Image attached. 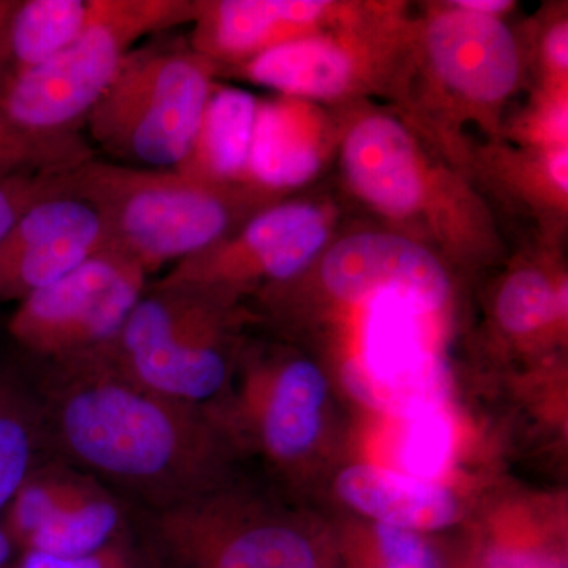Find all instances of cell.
<instances>
[{
  "instance_id": "obj_1",
  "label": "cell",
  "mask_w": 568,
  "mask_h": 568,
  "mask_svg": "<svg viewBox=\"0 0 568 568\" xmlns=\"http://www.w3.org/2000/svg\"><path fill=\"white\" fill-rule=\"evenodd\" d=\"M54 364L44 420L71 459L152 508L207 493L212 444L196 405L138 383L102 347Z\"/></svg>"
},
{
  "instance_id": "obj_2",
  "label": "cell",
  "mask_w": 568,
  "mask_h": 568,
  "mask_svg": "<svg viewBox=\"0 0 568 568\" xmlns=\"http://www.w3.org/2000/svg\"><path fill=\"white\" fill-rule=\"evenodd\" d=\"M338 145L351 192L394 233L455 257L503 248L495 220L465 173L398 114L351 115Z\"/></svg>"
},
{
  "instance_id": "obj_3",
  "label": "cell",
  "mask_w": 568,
  "mask_h": 568,
  "mask_svg": "<svg viewBox=\"0 0 568 568\" xmlns=\"http://www.w3.org/2000/svg\"><path fill=\"white\" fill-rule=\"evenodd\" d=\"M523 70L521 47L506 22L447 2L414 21L392 97L402 106L399 118L462 171L470 163L463 123L496 138Z\"/></svg>"
},
{
  "instance_id": "obj_4",
  "label": "cell",
  "mask_w": 568,
  "mask_h": 568,
  "mask_svg": "<svg viewBox=\"0 0 568 568\" xmlns=\"http://www.w3.org/2000/svg\"><path fill=\"white\" fill-rule=\"evenodd\" d=\"M71 193L102 215L110 246L151 275L185 260L275 204L246 186L194 178L175 168L91 159L70 171Z\"/></svg>"
},
{
  "instance_id": "obj_5",
  "label": "cell",
  "mask_w": 568,
  "mask_h": 568,
  "mask_svg": "<svg viewBox=\"0 0 568 568\" xmlns=\"http://www.w3.org/2000/svg\"><path fill=\"white\" fill-rule=\"evenodd\" d=\"M216 73L183 39L133 48L85 119L92 140L121 164L179 166L192 149Z\"/></svg>"
},
{
  "instance_id": "obj_6",
  "label": "cell",
  "mask_w": 568,
  "mask_h": 568,
  "mask_svg": "<svg viewBox=\"0 0 568 568\" xmlns=\"http://www.w3.org/2000/svg\"><path fill=\"white\" fill-rule=\"evenodd\" d=\"M196 0H89L84 29L43 65L0 80V110L40 134H71L110 88L133 44L193 22Z\"/></svg>"
},
{
  "instance_id": "obj_7",
  "label": "cell",
  "mask_w": 568,
  "mask_h": 568,
  "mask_svg": "<svg viewBox=\"0 0 568 568\" xmlns=\"http://www.w3.org/2000/svg\"><path fill=\"white\" fill-rule=\"evenodd\" d=\"M413 29L398 3L351 2L332 28L280 44L235 70L280 95L317 104L392 95Z\"/></svg>"
},
{
  "instance_id": "obj_8",
  "label": "cell",
  "mask_w": 568,
  "mask_h": 568,
  "mask_svg": "<svg viewBox=\"0 0 568 568\" xmlns=\"http://www.w3.org/2000/svg\"><path fill=\"white\" fill-rule=\"evenodd\" d=\"M227 301L196 287L155 284L102 349L138 383L197 406L219 394L230 375Z\"/></svg>"
},
{
  "instance_id": "obj_9",
  "label": "cell",
  "mask_w": 568,
  "mask_h": 568,
  "mask_svg": "<svg viewBox=\"0 0 568 568\" xmlns=\"http://www.w3.org/2000/svg\"><path fill=\"white\" fill-rule=\"evenodd\" d=\"M448 298L379 290L349 302L364 306V321L361 354L343 366L347 390L369 407L406 418L443 406L447 369L439 315Z\"/></svg>"
},
{
  "instance_id": "obj_10",
  "label": "cell",
  "mask_w": 568,
  "mask_h": 568,
  "mask_svg": "<svg viewBox=\"0 0 568 568\" xmlns=\"http://www.w3.org/2000/svg\"><path fill=\"white\" fill-rule=\"evenodd\" d=\"M145 278L136 261L108 246L21 301L10 317V335L52 362L99 349L121 331L144 294Z\"/></svg>"
},
{
  "instance_id": "obj_11",
  "label": "cell",
  "mask_w": 568,
  "mask_h": 568,
  "mask_svg": "<svg viewBox=\"0 0 568 568\" xmlns=\"http://www.w3.org/2000/svg\"><path fill=\"white\" fill-rule=\"evenodd\" d=\"M334 220V211L325 204L268 205L226 237L175 263L156 284L196 287L230 298L235 287L257 280L287 282L320 260Z\"/></svg>"
},
{
  "instance_id": "obj_12",
  "label": "cell",
  "mask_w": 568,
  "mask_h": 568,
  "mask_svg": "<svg viewBox=\"0 0 568 568\" xmlns=\"http://www.w3.org/2000/svg\"><path fill=\"white\" fill-rule=\"evenodd\" d=\"M144 549L153 568H317L297 530L230 517L205 493L152 508Z\"/></svg>"
},
{
  "instance_id": "obj_13",
  "label": "cell",
  "mask_w": 568,
  "mask_h": 568,
  "mask_svg": "<svg viewBox=\"0 0 568 568\" xmlns=\"http://www.w3.org/2000/svg\"><path fill=\"white\" fill-rule=\"evenodd\" d=\"M108 246L102 215L70 186L40 201L0 241V302L24 301Z\"/></svg>"
},
{
  "instance_id": "obj_14",
  "label": "cell",
  "mask_w": 568,
  "mask_h": 568,
  "mask_svg": "<svg viewBox=\"0 0 568 568\" xmlns=\"http://www.w3.org/2000/svg\"><path fill=\"white\" fill-rule=\"evenodd\" d=\"M349 7L325 0H196L190 47L216 70L239 69L280 44L332 28Z\"/></svg>"
},
{
  "instance_id": "obj_15",
  "label": "cell",
  "mask_w": 568,
  "mask_h": 568,
  "mask_svg": "<svg viewBox=\"0 0 568 568\" xmlns=\"http://www.w3.org/2000/svg\"><path fill=\"white\" fill-rule=\"evenodd\" d=\"M339 136L342 126L317 103L284 95L257 100L245 185L278 203L280 194L321 173Z\"/></svg>"
},
{
  "instance_id": "obj_16",
  "label": "cell",
  "mask_w": 568,
  "mask_h": 568,
  "mask_svg": "<svg viewBox=\"0 0 568 568\" xmlns=\"http://www.w3.org/2000/svg\"><path fill=\"white\" fill-rule=\"evenodd\" d=\"M324 398L323 373L310 362H290L272 373L257 406L265 450L280 462L302 457L320 435Z\"/></svg>"
},
{
  "instance_id": "obj_17",
  "label": "cell",
  "mask_w": 568,
  "mask_h": 568,
  "mask_svg": "<svg viewBox=\"0 0 568 568\" xmlns=\"http://www.w3.org/2000/svg\"><path fill=\"white\" fill-rule=\"evenodd\" d=\"M336 487L347 504L395 528L436 530L446 528L457 515L454 497L446 489L381 467H349Z\"/></svg>"
},
{
  "instance_id": "obj_18",
  "label": "cell",
  "mask_w": 568,
  "mask_h": 568,
  "mask_svg": "<svg viewBox=\"0 0 568 568\" xmlns=\"http://www.w3.org/2000/svg\"><path fill=\"white\" fill-rule=\"evenodd\" d=\"M256 110L253 93L215 85L192 149L175 170L205 181L246 186Z\"/></svg>"
},
{
  "instance_id": "obj_19",
  "label": "cell",
  "mask_w": 568,
  "mask_h": 568,
  "mask_svg": "<svg viewBox=\"0 0 568 568\" xmlns=\"http://www.w3.org/2000/svg\"><path fill=\"white\" fill-rule=\"evenodd\" d=\"M89 0H14L0 28V80L43 65L77 39Z\"/></svg>"
},
{
  "instance_id": "obj_20",
  "label": "cell",
  "mask_w": 568,
  "mask_h": 568,
  "mask_svg": "<svg viewBox=\"0 0 568 568\" xmlns=\"http://www.w3.org/2000/svg\"><path fill=\"white\" fill-rule=\"evenodd\" d=\"M123 536L121 507L102 487L61 514L48 519L21 545L22 552L84 555Z\"/></svg>"
},
{
  "instance_id": "obj_21",
  "label": "cell",
  "mask_w": 568,
  "mask_h": 568,
  "mask_svg": "<svg viewBox=\"0 0 568 568\" xmlns=\"http://www.w3.org/2000/svg\"><path fill=\"white\" fill-rule=\"evenodd\" d=\"M43 425V406L13 377L0 373V511L33 473Z\"/></svg>"
},
{
  "instance_id": "obj_22",
  "label": "cell",
  "mask_w": 568,
  "mask_h": 568,
  "mask_svg": "<svg viewBox=\"0 0 568 568\" xmlns=\"http://www.w3.org/2000/svg\"><path fill=\"white\" fill-rule=\"evenodd\" d=\"M99 487L92 478L59 467L33 469L11 499L3 528L9 532L14 547H21L26 538L48 519L80 503Z\"/></svg>"
},
{
  "instance_id": "obj_23",
  "label": "cell",
  "mask_w": 568,
  "mask_h": 568,
  "mask_svg": "<svg viewBox=\"0 0 568 568\" xmlns=\"http://www.w3.org/2000/svg\"><path fill=\"white\" fill-rule=\"evenodd\" d=\"M567 283H555L537 267L514 272L496 301L499 324L514 335H528L567 316Z\"/></svg>"
},
{
  "instance_id": "obj_24",
  "label": "cell",
  "mask_w": 568,
  "mask_h": 568,
  "mask_svg": "<svg viewBox=\"0 0 568 568\" xmlns=\"http://www.w3.org/2000/svg\"><path fill=\"white\" fill-rule=\"evenodd\" d=\"M91 159V149L77 133L28 132L0 110V175L63 173Z\"/></svg>"
},
{
  "instance_id": "obj_25",
  "label": "cell",
  "mask_w": 568,
  "mask_h": 568,
  "mask_svg": "<svg viewBox=\"0 0 568 568\" xmlns=\"http://www.w3.org/2000/svg\"><path fill=\"white\" fill-rule=\"evenodd\" d=\"M407 420L403 466L418 480H433L443 473L450 455V424L440 406L420 410Z\"/></svg>"
},
{
  "instance_id": "obj_26",
  "label": "cell",
  "mask_w": 568,
  "mask_h": 568,
  "mask_svg": "<svg viewBox=\"0 0 568 568\" xmlns=\"http://www.w3.org/2000/svg\"><path fill=\"white\" fill-rule=\"evenodd\" d=\"M70 171L0 175V241L32 205L69 190Z\"/></svg>"
},
{
  "instance_id": "obj_27",
  "label": "cell",
  "mask_w": 568,
  "mask_h": 568,
  "mask_svg": "<svg viewBox=\"0 0 568 568\" xmlns=\"http://www.w3.org/2000/svg\"><path fill=\"white\" fill-rule=\"evenodd\" d=\"M13 568H153L145 549L134 547L123 536L114 538L102 548L84 552V555L58 556L40 555V552H22Z\"/></svg>"
},
{
  "instance_id": "obj_28",
  "label": "cell",
  "mask_w": 568,
  "mask_h": 568,
  "mask_svg": "<svg viewBox=\"0 0 568 568\" xmlns=\"http://www.w3.org/2000/svg\"><path fill=\"white\" fill-rule=\"evenodd\" d=\"M377 538L384 568H437L432 549L413 530L381 525Z\"/></svg>"
},
{
  "instance_id": "obj_29",
  "label": "cell",
  "mask_w": 568,
  "mask_h": 568,
  "mask_svg": "<svg viewBox=\"0 0 568 568\" xmlns=\"http://www.w3.org/2000/svg\"><path fill=\"white\" fill-rule=\"evenodd\" d=\"M541 70L545 73V85L567 84L568 73V21L559 18L541 36L540 48Z\"/></svg>"
},
{
  "instance_id": "obj_30",
  "label": "cell",
  "mask_w": 568,
  "mask_h": 568,
  "mask_svg": "<svg viewBox=\"0 0 568 568\" xmlns=\"http://www.w3.org/2000/svg\"><path fill=\"white\" fill-rule=\"evenodd\" d=\"M487 568H567V566L564 560L548 552L496 548L488 552Z\"/></svg>"
},
{
  "instance_id": "obj_31",
  "label": "cell",
  "mask_w": 568,
  "mask_h": 568,
  "mask_svg": "<svg viewBox=\"0 0 568 568\" xmlns=\"http://www.w3.org/2000/svg\"><path fill=\"white\" fill-rule=\"evenodd\" d=\"M454 3L459 9L495 18L503 17L504 13L514 9L515 6L510 0H457Z\"/></svg>"
},
{
  "instance_id": "obj_32",
  "label": "cell",
  "mask_w": 568,
  "mask_h": 568,
  "mask_svg": "<svg viewBox=\"0 0 568 568\" xmlns=\"http://www.w3.org/2000/svg\"><path fill=\"white\" fill-rule=\"evenodd\" d=\"M14 544L6 528L0 526V568H13Z\"/></svg>"
},
{
  "instance_id": "obj_33",
  "label": "cell",
  "mask_w": 568,
  "mask_h": 568,
  "mask_svg": "<svg viewBox=\"0 0 568 568\" xmlns=\"http://www.w3.org/2000/svg\"><path fill=\"white\" fill-rule=\"evenodd\" d=\"M14 0H0V28L3 22L9 18L11 9H13Z\"/></svg>"
}]
</instances>
